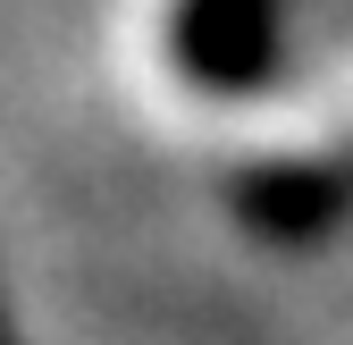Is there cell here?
Segmentation results:
<instances>
[{
  "instance_id": "cell-1",
  "label": "cell",
  "mask_w": 353,
  "mask_h": 345,
  "mask_svg": "<svg viewBox=\"0 0 353 345\" xmlns=\"http://www.w3.org/2000/svg\"><path fill=\"white\" fill-rule=\"evenodd\" d=\"M278 59V0H185L176 9V68L210 93L261 84Z\"/></svg>"
}]
</instances>
